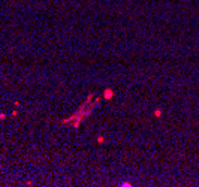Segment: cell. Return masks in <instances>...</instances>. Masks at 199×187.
<instances>
[{
  "mask_svg": "<svg viewBox=\"0 0 199 187\" xmlns=\"http://www.w3.org/2000/svg\"><path fill=\"white\" fill-rule=\"evenodd\" d=\"M5 118H6V115H5L3 112H0V120H5Z\"/></svg>",
  "mask_w": 199,
  "mask_h": 187,
  "instance_id": "cell-3",
  "label": "cell"
},
{
  "mask_svg": "<svg viewBox=\"0 0 199 187\" xmlns=\"http://www.w3.org/2000/svg\"><path fill=\"white\" fill-rule=\"evenodd\" d=\"M112 96H114V91H112L111 88H106V90H105V93H103V99L111 100V99H112Z\"/></svg>",
  "mask_w": 199,
  "mask_h": 187,
  "instance_id": "cell-1",
  "label": "cell"
},
{
  "mask_svg": "<svg viewBox=\"0 0 199 187\" xmlns=\"http://www.w3.org/2000/svg\"><path fill=\"white\" fill-rule=\"evenodd\" d=\"M120 186H124V187H129V186H132L130 183H123V184H120Z\"/></svg>",
  "mask_w": 199,
  "mask_h": 187,
  "instance_id": "cell-2",
  "label": "cell"
}]
</instances>
